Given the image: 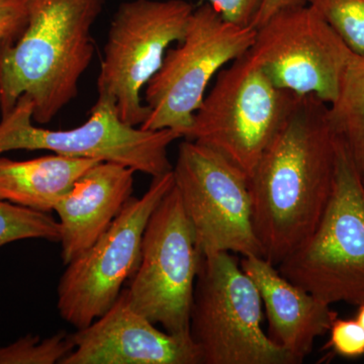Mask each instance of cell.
I'll return each instance as SVG.
<instances>
[{
	"label": "cell",
	"instance_id": "1",
	"mask_svg": "<svg viewBox=\"0 0 364 364\" xmlns=\"http://www.w3.org/2000/svg\"><path fill=\"white\" fill-rule=\"evenodd\" d=\"M338 138L328 105L299 98L249 178L254 230L263 257L277 267L315 232L331 198Z\"/></svg>",
	"mask_w": 364,
	"mask_h": 364
},
{
	"label": "cell",
	"instance_id": "2",
	"mask_svg": "<svg viewBox=\"0 0 364 364\" xmlns=\"http://www.w3.org/2000/svg\"><path fill=\"white\" fill-rule=\"evenodd\" d=\"M28 23L18 40L0 44V112L23 95L33 119L48 124L78 95L93 55L92 26L105 0H23Z\"/></svg>",
	"mask_w": 364,
	"mask_h": 364
},
{
	"label": "cell",
	"instance_id": "3",
	"mask_svg": "<svg viewBox=\"0 0 364 364\" xmlns=\"http://www.w3.org/2000/svg\"><path fill=\"white\" fill-rule=\"evenodd\" d=\"M301 97L273 85L247 51L218 73L184 138L217 151L250 178Z\"/></svg>",
	"mask_w": 364,
	"mask_h": 364
},
{
	"label": "cell",
	"instance_id": "4",
	"mask_svg": "<svg viewBox=\"0 0 364 364\" xmlns=\"http://www.w3.org/2000/svg\"><path fill=\"white\" fill-rule=\"evenodd\" d=\"M262 299L231 252L203 255L191 310L202 364H298L262 328Z\"/></svg>",
	"mask_w": 364,
	"mask_h": 364
},
{
	"label": "cell",
	"instance_id": "5",
	"mask_svg": "<svg viewBox=\"0 0 364 364\" xmlns=\"http://www.w3.org/2000/svg\"><path fill=\"white\" fill-rule=\"evenodd\" d=\"M277 269L328 305L364 303V183L338 139L336 176L315 232Z\"/></svg>",
	"mask_w": 364,
	"mask_h": 364
},
{
	"label": "cell",
	"instance_id": "6",
	"mask_svg": "<svg viewBox=\"0 0 364 364\" xmlns=\"http://www.w3.org/2000/svg\"><path fill=\"white\" fill-rule=\"evenodd\" d=\"M254 26L230 23L205 2L193 9L186 37L167 50L162 65L145 87L149 116L140 128L186 135L208 83L228 64L250 50Z\"/></svg>",
	"mask_w": 364,
	"mask_h": 364
},
{
	"label": "cell",
	"instance_id": "7",
	"mask_svg": "<svg viewBox=\"0 0 364 364\" xmlns=\"http://www.w3.org/2000/svg\"><path fill=\"white\" fill-rule=\"evenodd\" d=\"M33 104L23 95L0 122V156L14 150H48L63 156L116 162L152 177L173 166L168 148L181 136L172 130H144L124 123L112 100L97 97L85 124L53 131L33 124Z\"/></svg>",
	"mask_w": 364,
	"mask_h": 364
},
{
	"label": "cell",
	"instance_id": "8",
	"mask_svg": "<svg viewBox=\"0 0 364 364\" xmlns=\"http://www.w3.org/2000/svg\"><path fill=\"white\" fill-rule=\"evenodd\" d=\"M193 9L186 0H130L117 7L104 48L97 97L112 100L124 123L141 127L149 116L141 92L170 45L186 37Z\"/></svg>",
	"mask_w": 364,
	"mask_h": 364
},
{
	"label": "cell",
	"instance_id": "9",
	"mask_svg": "<svg viewBox=\"0 0 364 364\" xmlns=\"http://www.w3.org/2000/svg\"><path fill=\"white\" fill-rule=\"evenodd\" d=\"M172 172L203 256L231 252L263 257L254 230L249 178L240 168L217 151L186 139Z\"/></svg>",
	"mask_w": 364,
	"mask_h": 364
},
{
	"label": "cell",
	"instance_id": "10",
	"mask_svg": "<svg viewBox=\"0 0 364 364\" xmlns=\"http://www.w3.org/2000/svg\"><path fill=\"white\" fill-rule=\"evenodd\" d=\"M173 172L153 177L141 198H132L107 232L66 265L58 284L57 309L65 322L83 329L119 298L141 259L144 232L155 208L173 188Z\"/></svg>",
	"mask_w": 364,
	"mask_h": 364
},
{
	"label": "cell",
	"instance_id": "11",
	"mask_svg": "<svg viewBox=\"0 0 364 364\" xmlns=\"http://www.w3.org/2000/svg\"><path fill=\"white\" fill-rule=\"evenodd\" d=\"M202 258L173 186L151 215L144 232L140 262L127 287L132 306L170 334L189 336Z\"/></svg>",
	"mask_w": 364,
	"mask_h": 364
},
{
	"label": "cell",
	"instance_id": "12",
	"mask_svg": "<svg viewBox=\"0 0 364 364\" xmlns=\"http://www.w3.org/2000/svg\"><path fill=\"white\" fill-rule=\"evenodd\" d=\"M251 58L273 85L327 105L338 93L351 55L343 41L306 4L279 9L256 28Z\"/></svg>",
	"mask_w": 364,
	"mask_h": 364
},
{
	"label": "cell",
	"instance_id": "13",
	"mask_svg": "<svg viewBox=\"0 0 364 364\" xmlns=\"http://www.w3.org/2000/svg\"><path fill=\"white\" fill-rule=\"evenodd\" d=\"M71 336L73 351L61 364H202L191 335L160 331L132 306L128 289L104 315Z\"/></svg>",
	"mask_w": 364,
	"mask_h": 364
},
{
	"label": "cell",
	"instance_id": "14",
	"mask_svg": "<svg viewBox=\"0 0 364 364\" xmlns=\"http://www.w3.org/2000/svg\"><path fill=\"white\" fill-rule=\"evenodd\" d=\"M135 172L119 163L98 162L57 203L64 265L90 249L116 220L132 198Z\"/></svg>",
	"mask_w": 364,
	"mask_h": 364
},
{
	"label": "cell",
	"instance_id": "15",
	"mask_svg": "<svg viewBox=\"0 0 364 364\" xmlns=\"http://www.w3.org/2000/svg\"><path fill=\"white\" fill-rule=\"evenodd\" d=\"M240 264L259 291L267 316V336L296 363H303L315 340L330 331L338 315L331 306L289 282L264 257L246 256Z\"/></svg>",
	"mask_w": 364,
	"mask_h": 364
},
{
	"label": "cell",
	"instance_id": "16",
	"mask_svg": "<svg viewBox=\"0 0 364 364\" xmlns=\"http://www.w3.org/2000/svg\"><path fill=\"white\" fill-rule=\"evenodd\" d=\"M100 160L49 155L16 161L0 157V200L49 213Z\"/></svg>",
	"mask_w": 364,
	"mask_h": 364
},
{
	"label": "cell",
	"instance_id": "17",
	"mask_svg": "<svg viewBox=\"0 0 364 364\" xmlns=\"http://www.w3.org/2000/svg\"><path fill=\"white\" fill-rule=\"evenodd\" d=\"M328 117L364 181V56L351 55Z\"/></svg>",
	"mask_w": 364,
	"mask_h": 364
},
{
	"label": "cell",
	"instance_id": "18",
	"mask_svg": "<svg viewBox=\"0 0 364 364\" xmlns=\"http://www.w3.org/2000/svg\"><path fill=\"white\" fill-rule=\"evenodd\" d=\"M26 239L60 242L59 222L47 213L0 200V247Z\"/></svg>",
	"mask_w": 364,
	"mask_h": 364
},
{
	"label": "cell",
	"instance_id": "19",
	"mask_svg": "<svg viewBox=\"0 0 364 364\" xmlns=\"http://www.w3.org/2000/svg\"><path fill=\"white\" fill-rule=\"evenodd\" d=\"M353 54L364 56V0H305Z\"/></svg>",
	"mask_w": 364,
	"mask_h": 364
},
{
	"label": "cell",
	"instance_id": "20",
	"mask_svg": "<svg viewBox=\"0 0 364 364\" xmlns=\"http://www.w3.org/2000/svg\"><path fill=\"white\" fill-rule=\"evenodd\" d=\"M73 349L72 336L65 332L45 339L26 335L0 347V364H61Z\"/></svg>",
	"mask_w": 364,
	"mask_h": 364
},
{
	"label": "cell",
	"instance_id": "21",
	"mask_svg": "<svg viewBox=\"0 0 364 364\" xmlns=\"http://www.w3.org/2000/svg\"><path fill=\"white\" fill-rule=\"evenodd\" d=\"M328 347L339 355L358 358L364 355V329L356 318H339L333 321L330 328Z\"/></svg>",
	"mask_w": 364,
	"mask_h": 364
},
{
	"label": "cell",
	"instance_id": "22",
	"mask_svg": "<svg viewBox=\"0 0 364 364\" xmlns=\"http://www.w3.org/2000/svg\"><path fill=\"white\" fill-rule=\"evenodd\" d=\"M28 23L23 0H0V44L18 40Z\"/></svg>",
	"mask_w": 364,
	"mask_h": 364
},
{
	"label": "cell",
	"instance_id": "23",
	"mask_svg": "<svg viewBox=\"0 0 364 364\" xmlns=\"http://www.w3.org/2000/svg\"><path fill=\"white\" fill-rule=\"evenodd\" d=\"M225 20L241 26L253 25L264 0H205Z\"/></svg>",
	"mask_w": 364,
	"mask_h": 364
},
{
	"label": "cell",
	"instance_id": "24",
	"mask_svg": "<svg viewBox=\"0 0 364 364\" xmlns=\"http://www.w3.org/2000/svg\"><path fill=\"white\" fill-rule=\"evenodd\" d=\"M304 4H306L305 0H264L259 13H258L257 16L254 20L252 26L254 28H257L258 26L264 23L273 14L279 11V9Z\"/></svg>",
	"mask_w": 364,
	"mask_h": 364
},
{
	"label": "cell",
	"instance_id": "25",
	"mask_svg": "<svg viewBox=\"0 0 364 364\" xmlns=\"http://www.w3.org/2000/svg\"><path fill=\"white\" fill-rule=\"evenodd\" d=\"M358 306L359 309L358 316H356V320H358L359 324L363 326V328L364 329V303L361 304V305Z\"/></svg>",
	"mask_w": 364,
	"mask_h": 364
},
{
	"label": "cell",
	"instance_id": "26",
	"mask_svg": "<svg viewBox=\"0 0 364 364\" xmlns=\"http://www.w3.org/2000/svg\"><path fill=\"white\" fill-rule=\"evenodd\" d=\"M363 183H364V181H363Z\"/></svg>",
	"mask_w": 364,
	"mask_h": 364
}]
</instances>
